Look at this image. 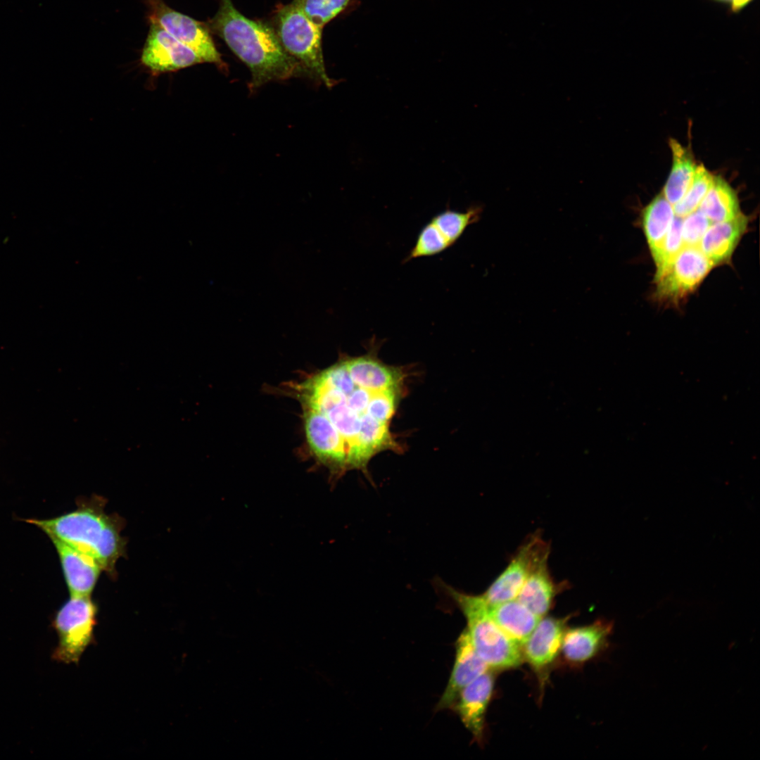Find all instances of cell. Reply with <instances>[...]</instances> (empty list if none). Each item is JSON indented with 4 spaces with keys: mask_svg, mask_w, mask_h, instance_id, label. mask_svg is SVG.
I'll list each match as a JSON object with an SVG mask.
<instances>
[{
    "mask_svg": "<svg viewBox=\"0 0 760 760\" xmlns=\"http://www.w3.org/2000/svg\"><path fill=\"white\" fill-rule=\"evenodd\" d=\"M208 25L249 68L250 90L306 73L285 51L271 27L244 16L232 0H220L219 9Z\"/></svg>",
    "mask_w": 760,
    "mask_h": 760,
    "instance_id": "6da1fadb",
    "label": "cell"
},
{
    "mask_svg": "<svg viewBox=\"0 0 760 760\" xmlns=\"http://www.w3.org/2000/svg\"><path fill=\"white\" fill-rule=\"evenodd\" d=\"M30 521L51 539L58 540L90 556L110 575L115 572L118 559L124 555L122 523L118 517L104 511L101 500H91L53 519Z\"/></svg>",
    "mask_w": 760,
    "mask_h": 760,
    "instance_id": "7a4b0ae2",
    "label": "cell"
},
{
    "mask_svg": "<svg viewBox=\"0 0 760 760\" xmlns=\"http://www.w3.org/2000/svg\"><path fill=\"white\" fill-rule=\"evenodd\" d=\"M446 591L464 616L466 628L479 657L492 669L503 670L522 662L521 646L495 622L481 595H469L447 586Z\"/></svg>",
    "mask_w": 760,
    "mask_h": 760,
    "instance_id": "3957f363",
    "label": "cell"
},
{
    "mask_svg": "<svg viewBox=\"0 0 760 760\" xmlns=\"http://www.w3.org/2000/svg\"><path fill=\"white\" fill-rule=\"evenodd\" d=\"M277 35L285 51L296 58L305 72L327 87L334 82L329 77L322 49V29L313 23L296 3L281 7L276 16Z\"/></svg>",
    "mask_w": 760,
    "mask_h": 760,
    "instance_id": "277c9868",
    "label": "cell"
},
{
    "mask_svg": "<svg viewBox=\"0 0 760 760\" xmlns=\"http://www.w3.org/2000/svg\"><path fill=\"white\" fill-rule=\"evenodd\" d=\"M91 596H70L57 611L53 626L58 645L52 657L65 664H78L94 639L98 607Z\"/></svg>",
    "mask_w": 760,
    "mask_h": 760,
    "instance_id": "5b68a950",
    "label": "cell"
},
{
    "mask_svg": "<svg viewBox=\"0 0 760 760\" xmlns=\"http://www.w3.org/2000/svg\"><path fill=\"white\" fill-rule=\"evenodd\" d=\"M149 23L161 26L176 39L194 50L204 63L225 67L207 27L201 23L170 8L163 0H146Z\"/></svg>",
    "mask_w": 760,
    "mask_h": 760,
    "instance_id": "8992f818",
    "label": "cell"
},
{
    "mask_svg": "<svg viewBox=\"0 0 760 760\" xmlns=\"http://www.w3.org/2000/svg\"><path fill=\"white\" fill-rule=\"evenodd\" d=\"M482 212V206L472 205L465 212L447 209L437 214L420 230L404 261L433 256L451 247L469 225L479 220Z\"/></svg>",
    "mask_w": 760,
    "mask_h": 760,
    "instance_id": "52a82bcc",
    "label": "cell"
},
{
    "mask_svg": "<svg viewBox=\"0 0 760 760\" xmlns=\"http://www.w3.org/2000/svg\"><path fill=\"white\" fill-rule=\"evenodd\" d=\"M550 548L539 534L531 536L518 549L507 567L481 596L492 605L517 598L533 569L548 559Z\"/></svg>",
    "mask_w": 760,
    "mask_h": 760,
    "instance_id": "ba28073f",
    "label": "cell"
},
{
    "mask_svg": "<svg viewBox=\"0 0 760 760\" xmlns=\"http://www.w3.org/2000/svg\"><path fill=\"white\" fill-rule=\"evenodd\" d=\"M714 267L699 247H684L666 273L655 281L656 297L663 301L680 300L695 289Z\"/></svg>",
    "mask_w": 760,
    "mask_h": 760,
    "instance_id": "9c48e42d",
    "label": "cell"
},
{
    "mask_svg": "<svg viewBox=\"0 0 760 760\" xmlns=\"http://www.w3.org/2000/svg\"><path fill=\"white\" fill-rule=\"evenodd\" d=\"M140 60L141 64L156 75L204 63L194 50L155 23H150Z\"/></svg>",
    "mask_w": 760,
    "mask_h": 760,
    "instance_id": "30bf717a",
    "label": "cell"
},
{
    "mask_svg": "<svg viewBox=\"0 0 760 760\" xmlns=\"http://www.w3.org/2000/svg\"><path fill=\"white\" fill-rule=\"evenodd\" d=\"M493 686V674L488 670L465 686L450 708L479 743L483 739L485 716Z\"/></svg>",
    "mask_w": 760,
    "mask_h": 760,
    "instance_id": "8fae6325",
    "label": "cell"
},
{
    "mask_svg": "<svg viewBox=\"0 0 760 760\" xmlns=\"http://www.w3.org/2000/svg\"><path fill=\"white\" fill-rule=\"evenodd\" d=\"M488 668L477 654L467 629H464L456 640L454 665L436 709L439 711L450 709L460 691L487 671Z\"/></svg>",
    "mask_w": 760,
    "mask_h": 760,
    "instance_id": "7c38bea8",
    "label": "cell"
},
{
    "mask_svg": "<svg viewBox=\"0 0 760 760\" xmlns=\"http://www.w3.org/2000/svg\"><path fill=\"white\" fill-rule=\"evenodd\" d=\"M567 618L543 617L524 646L523 657L537 671H541L557 657L566 631Z\"/></svg>",
    "mask_w": 760,
    "mask_h": 760,
    "instance_id": "4fadbf2b",
    "label": "cell"
},
{
    "mask_svg": "<svg viewBox=\"0 0 760 760\" xmlns=\"http://www.w3.org/2000/svg\"><path fill=\"white\" fill-rule=\"evenodd\" d=\"M59 556L70 596H91L102 569L90 556L51 538Z\"/></svg>",
    "mask_w": 760,
    "mask_h": 760,
    "instance_id": "5bb4252c",
    "label": "cell"
},
{
    "mask_svg": "<svg viewBox=\"0 0 760 760\" xmlns=\"http://www.w3.org/2000/svg\"><path fill=\"white\" fill-rule=\"evenodd\" d=\"M613 626L612 621L600 619L565 631L561 647L564 657L573 663L593 658L607 647Z\"/></svg>",
    "mask_w": 760,
    "mask_h": 760,
    "instance_id": "9a60e30c",
    "label": "cell"
},
{
    "mask_svg": "<svg viewBox=\"0 0 760 760\" xmlns=\"http://www.w3.org/2000/svg\"><path fill=\"white\" fill-rule=\"evenodd\" d=\"M748 224L749 218L742 213L733 219L711 223L701 240L700 250L714 265L726 262L731 258Z\"/></svg>",
    "mask_w": 760,
    "mask_h": 760,
    "instance_id": "2e32d148",
    "label": "cell"
},
{
    "mask_svg": "<svg viewBox=\"0 0 760 760\" xmlns=\"http://www.w3.org/2000/svg\"><path fill=\"white\" fill-rule=\"evenodd\" d=\"M351 379L369 390L401 389L402 372L383 364L372 355L343 359Z\"/></svg>",
    "mask_w": 760,
    "mask_h": 760,
    "instance_id": "e0dca14e",
    "label": "cell"
},
{
    "mask_svg": "<svg viewBox=\"0 0 760 760\" xmlns=\"http://www.w3.org/2000/svg\"><path fill=\"white\" fill-rule=\"evenodd\" d=\"M489 613L499 627L516 643L522 646L542 617L528 609L517 598L489 605Z\"/></svg>",
    "mask_w": 760,
    "mask_h": 760,
    "instance_id": "ac0fdd59",
    "label": "cell"
},
{
    "mask_svg": "<svg viewBox=\"0 0 760 760\" xmlns=\"http://www.w3.org/2000/svg\"><path fill=\"white\" fill-rule=\"evenodd\" d=\"M564 585L556 583L550 574L547 559L531 572L517 599L532 612L543 617L551 609L554 599Z\"/></svg>",
    "mask_w": 760,
    "mask_h": 760,
    "instance_id": "d6986e66",
    "label": "cell"
},
{
    "mask_svg": "<svg viewBox=\"0 0 760 760\" xmlns=\"http://www.w3.org/2000/svg\"><path fill=\"white\" fill-rule=\"evenodd\" d=\"M672 153V166L662 194L671 204L677 203L688 189L697 165L691 150L676 139H669Z\"/></svg>",
    "mask_w": 760,
    "mask_h": 760,
    "instance_id": "ffe728a7",
    "label": "cell"
},
{
    "mask_svg": "<svg viewBox=\"0 0 760 760\" xmlns=\"http://www.w3.org/2000/svg\"><path fill=\"white\" fill-rule=\"evenodd\" d=\"M698 209L712 223L733 219L741 213L737 192L719 175H714Z\"/></svg>",
    "mask_w": 760,
    "mask_h": 760,
    "instance_id": "44dd1931",
    "label": "cell"
},
{
    "mask_svg": "<svg viewBox=\"0 0 760 760\" xmlns=\"http://www.w3.org/2000/svg\"><path fill=\"white\" fill-rule=\"evenodd\" d=\"M675 216L673 205L662 192L643 209L642 225L652 256L660 249Z\"/></svg>",
    "mask_w": 760,
    "mask_h": 760,
    "instance_id": "7402d4cb",
    "label": "cell"
},
{
    "mask_svg": "<svg viewBox=\"0 0 760 760\" xmlns=\"http://www.w3.org/2000/svg\"><path fill=\"white\" fill-rule=\"evenodd\" d=\"M714 175L700 164L697 166L692 181L683 197L673 205L676 216L684 217L697 210L709 189Z\"/></svg>",
    "mask_w": 760,
    "mask_h": 760,
    "instance_id": "603a6c76",
    "label": "cell"
},
{
    "mask_svg": "<svg viewBox=\"0 0 760 760\" xmlns=\"http://www.w3.org/2000/svg\"><path fill=\"white\" fill-rule=\"evenodd\" d=\"M682 221V217L675 216L660 249L652 256L656 265L654 281L666 273L676 256L684 248L681 235Z\"/></svg>",
    "mask_w": 760,
    "mask_h": 760,
    "instance_id": "cb8c5ba5",
    "label": "cell"
},
{
    "mask_svg": "<svg viewBox=\"0 0 760 760\" xmlns=\"http://www.w3.org/2000/svg\"><path fill=\"white\" fill-rule=\"evenodd\" d=\"M316 25L323 27L339 14L350 0H293Z\"/></svg>",
    "mask_w": 760,
    "mask_h": 760,
    "instance_id": "d4e9b609",
    "label": "cell"
},
{
    "mask_svg": "<svg viewBox=\"0 0 760 760\" xmlns=\"http://www.w3.org/2000/svg\"><path fill=\"white\" fill-rule=\"evenodd\" d=\"M712 222L697 209L683 217L681 235L684 247H699L701 240Z\"/></svg>",
    "mask_w": 760,
    "mask_h": 760,
    "instance_id": "484cf974",
    "label": "cell"
},
{
    "mask_svg": "<svg viewBox=\"0 0 760 760\" xmlns=\"http://www.w3.org/2000/svg\"><path fill=\"white\" fill-rule=\"evenodd\" d=\"M728 4L733 11H737L747 6L752 0H718Z\"/></svg>",
    "mask_w": 760,
    "mask_h": 760,
    "instance_id": "4316f807",
    "label": "cell"
}]
</instances>
